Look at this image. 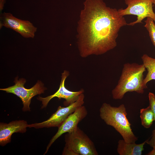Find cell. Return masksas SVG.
Here are the masks:
<instances>
[{
	"label": "cell",
	"mask_w": 155,
	"mask_h": 155,
	"mask_svg": "<svg viewBox=\"0 0 155 155\" xmlns=\"http://www.w3.org/2000/svg\"><path fill=\"white\" fill-rule=\"evenodd\" d=\"M84 5L78 28L80 54L84 58L103 54L117 46L118 32L128 24L102 0H86Z\"/></svg>",
	"instance_id": "obj_1"
},
{
	"label": "cell",
	"mask_w": 155,
	"mask_h": 155,
	"mask_svg": "<svg viewBox=\"0 0 155 155\" xmlns=\"http://www.w3.org/2000/svg\"><path fill=\"white\" fill-rule=\"evenodd\" d=\"M146 68L143 64L127 63L124 64L117 85L112 91L113 98L121 100L128 92H135L143 94L147 88L143 81Z\"/></svg>",
	"instance_id": "obj_2"
},
{
	"label": "cell",
	"mask_w": 155,
	"mask_h": 155,
	"mask_svg": "<svg viewBox=\"0 0 155 155\" xmlns=\"http://www.w3.org/2000/svg\"><path fill=\"white\" fill-rule=\"evenodd\" d=\"M99 112L101 119L118 131L126 142L134 143L137 140L127 118V113L123 104L116 107L104 103L100 107Z\"/></svg>",
	"instance_id": "obj_3"
},
{
	"label": "cell",
	"mask_w": 155,
	"mask_h": 155,
	"mask_svg": "<svg viewBox=\"0 0 155 155\" xmlns=\"http://www.w3.org/2000/svg\"><path fill=\"white\" fill-rule=\"evenodd\" d=\"M65 138L64 149L71 150L76 155L98 154L94 143L78 127L73 131L67 133Z\"/></svg>",
	"instance_id": "obj_4"
},
{
	"label": "cell",
	"mask_w": 155,
	"mask_h": 155,
	"mask_svg": "<svg viewBox=\"0 0 155 155\" xmlns=\"http://www.w3.org/2000/svg\"><path fill=\"white\" fill-rule=\"evenodd\" d=\"M153 0H125L127 7L125 9L118 10L119 14L122 16L134 15L137 16L136 21L128 24V25L133 26L136 24L142 23L146 18H152L155 22V13L152 8Z\"/></svg>",
	"instance_id": "obj_5"
},
{
	"label": "cell",
	"mask_w": 155,
	"mask_h": 155,
	"mask_svg": "<svg viewBox=\"0 0 155 155\" xmlns=\"http://www.w3.org/2000/svg\"><path fill=\"white\" fill-rule=\"evenodd\" d=\"M14 82L15 83L14 85L0 90L7 93H13L19 97L23 104L22 111H30V105L32 98L36 95L44 93L46 88L44 87L42 83L39 81L33 87L28 89L24 86L26 80L24 78L18 80V78L16 77Z\"/></svg>",
	"instance_id": "obj_6"
},
{
	"label": "cell",
	"mask_w": 155,
	"mask_h": 155,
	"mask_svg": "<svg viewBox=\"0 0 155 155\" xmlns=\"http://www.w3.org/2000/svg\"><path fill=\"white\" fill-rule=\"evenodd\" d=\"M84 95L81 94L78 99L71 104L62 107L59 106L57 111L46 120L39 123L29 124V127L38 129L44 127H59L67 117L84 103Z\"/></svg>",
	"instance_id": "obj_7"
},
{
	"label": "cell",
	"mask_w": 155,
	"mask_h": 155,
	"mask_svg": "<svg viewBox=\"0 0 155 155\" xmlns=\"http://www.w3.org/2000/svg\"><path fill=\"white\" fill-rule=\"evenodd\" d=\"M3 26L14 30L27 38H33L37 29L30 21L18 19L11 13L5 12L1 13L0 16V29Z\"/></svg>",
	"instance_id": "obj_8"
},
{
	"label": "cell",
	"mask_w": 155,
	"mask_h": 155,
	"mask_svg": "<svg viewBox=\"0 0 155 155\" xmlns=\"http://www.w3.org/2000/svg\"><path fill=\"white\" fill-rule=\"evenodd\" d=\"M69 73L67 70H64L62 73L61 80L59 87L58 90L54 94L45 98L39 97L37 99L42 102L41 108H45L50 101L53 98L56 97L59 99L63 98L65 100L64 105L68 106L75 102L78 99L79 95L84 92V90L81 89L78 91H70L65 88V81L69 75Z\"/></svg>",
	"instance_id": "obj_9"
},
{
	"label": "cell",
	"mask_w": 155,
	"mask_h": 155,
	"mask_svg": "<svg viewBox=\"0 0 155 155\" xmlns=\"http://www.w3.org/2000/svg\"><path fill=\"white\" fill-rule=\"evenodd\" d=\"M87 114L88 111L86 108L83 105L78 107L58 127L57 132L49 142L44 154L47 152L55 141L63 134L71 132L76 129L78 127V124L86 116Z\"/></svg>",
	"instance_id": "obj_10"
},
{
	"label": "cell",
	"mask_w": 155,
	"mask_h": 155,
	"mask_svg": "<svg viewBox=\"0 0 155 155\" xmlns=\"http://www.w3.org/2000/svg\"><path fill=\"white\" fill-rule=\"evenodd\" d=\"M29 125L24 120H16L8 123H0V145L4 146L11 142L12 134L15 133H23Z\"/></svg>",
	"instance_id": "obj_11"
},
{
	"label": "cell",
	"mask_w": 155,
	"mask_h": 155,
	"mask_svg": "<svg viewBox=\"0 0 155 155\" xmlns=\"http://www.w3.org/2000/svg\"><path fill=\"white\" fill-rule=\"evenodd\" d=\"M146 141L137 144L135 142L128 143L124 140H120L118 142L117 152L120 155H141Z\"/></svg>",
	"instance_id": "obj_12"
},
{
	"label": "cell",
	"mask_w": 155,
	"mask_h": 155,
	"mask_svg": "<svg viewBox=\"0 0 155 155\" xmlns=\"http://www.w3.org/2000/svg\"><path fill=\"white\" fill-rule=\"evenodd\" d=\"M143 64L147 69L148 73L144 79L143 83L147 86V83L151 80H155V59L144 54L141 57Z\"/></svg>",
	"instance_id": "obj_13"
},
{
	"label": "cell",
	"mask_w": 155,
	"mask_h": 155,
	"mask_svg": "<svg viewBox=\"0 0 155 155\" xmlns=\"http://www.w3.org/2000/svg\"><path fill=\"white\" fill-rule=\"evenodd\" d=\"M140 113L142 125L146 128H149L154 121V114L150 106L141 109Z\"/></svg>",
	"instance_id": "obj_14"
},
{
	"label": "cell",
	"mask_w": 155,
	"mask_h": 155,
	"mask_svg": "<svg viewBox=\"0 0 155 155\" xmlns=\"http://www.w3.org/2000/svg\"><path fill=\"white\" fill-rule=\"evenodd\" d=\"M154 21L152 18H147L145 21L146 24L144 26L148 32L151 40L155 47V24Z\"/></svg>",
	"instance_id": "obj_15"
},
{
	"label": "cell",
	"mask_w": 155,
	"mask_h": 155,
	"mask_svg": "<svg viewBox=\"0 0 155 155\" xmlns=\"http://www.w3.org/2000/svg\"><path fill=\"white\" fill-rule=\"evenodd\" d=\"M149 106L153 113L154 121H155V95L154 94L150 92L148 94Z\"/></svg>",
	"instance_id": "obj_16"
},
{
	"label": "cell",
	"mask_w": 155,
	"mask_h": 155,
	"mask_svg": "<svg viewBox=\"0 0 155 155\" xmlns=\"http://www.w3.org/2000/svg\"><path fill=\"white\" fill-rule=\"evenodd\" d=\"M146 143L153 148L155 147V128L152 131L151 138L150 140H147Z\"/></svg>",
	"instance_id": "obj_17"
},
{
	"label": "cell",
	"mask_w": 155,
	"mask_h": 155,
	"mask_svg": "<svg viewBox=\"0 0 155 155\" xmlns=\"http://www.w3.org/2000/svg\"><path fill=\"white\" fill-rule=\"evenodd\" d=\"M5 0H0V11L1 12L3 9L4 4L5 3Z\"/></svg>",
	"instance_id": "obj_18"
},
{
	"label": "cell",
	"mask_w": 155,
	"mask_h": 155,
	"mask_svg": "<svg viewBox=\"0 0 155 155\" xmlns=\"http://www.w3.org/2000/svg\"><path fill=\"white\" fill-rule=\"evenodd\" d=\"M147 155H155V147L153 148V150L148 153Z\"/></svg>",
	"instance_id": "obj_19"
},
{
	"label": "cell",
	"mask_w": 155,
	"mask_h": 155,
	"mask_svg": "<svg viewBox=\"0 0 155 155\" xmlns=\"http://www.w3.org/2000/svg\"><path fill=\"white\" fill-rule=\"evenodd\" d=\"M153 3L155 5V0H153Z\"/></svg>",
	"instance_id": "obj_20"
}]
</instances>
